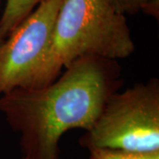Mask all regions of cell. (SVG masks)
I'll return each instance as SVG.
<instances>
[{
    "label": "cell",
    "instance_id": "obj_1",
    "mask_svg": "<svg viewBox=\"0 0 159 159\" xmlns=\"http://www.w3.org/2000/svg\"><path fill=\"white\" fill-rule=\"evenodd\" d=\"M123 81L118 60L80 57L49 84L1 96L0 113L20 134L22 157L60 159L61 136L71 129L89 130Z\"/></svg>",
    "mask_w": 159,
    "mask_h": 159
},
{
    "label": "cell",
    "instance_id": "obj_8",
    "mask_svg": "<svg viewBox=\"0 0 159 159\" xmlns=\"http://www.w3.org/2000/svg\"><path fill=\"white\" fill-rule=\"evenodd\" d=\"M6 39V37L3 35V34H2V32H1V29H0V44L4 42V40Z\"/></svg>",
    "mask_w": 159,
    "mask_h": 159
},
{
    "label": "cell",
    "instance_id": "obj_7",
    "mask_svg": "<svg viewBox=\"0 0 159 159\" xmlns=\"http://www.w3.org/2000/svg\"><path fill=\"white\" fill-rule=\"evenodd\" d=\"M88 159H159L158 153L136 154L107 148H93L89 150Z\"/></svg>",
    "mask_w": 159,
    "mask_h": 159
},
{
    "label": "cell",
    "instance_id": "obj_4",
    "mask_svg": "<svg viewBox=\"0 0 159 159\" xmlns=\"http://www.w3.org/2000/svg\"><path fill=\"white\" fill-rule=\"evenodd\" d=\"M64 0H44L0 44V97L25 88L51 43Z\"/></svg>",
    "mask_w": 159,
    "mask_h": 159
},
{
    "label": "cell",
    "instance_id": "obj_5",
    "mask_svg": "<svg viewBox=\"0 0 159 159\" xmlns=\"http://www.w3.org/2000/svg\"><path fill=\"white\" fill-rule=\"evenodd\" d=\"M44 0H6L0 17V29L6 37Z\"/></svg>",
    "mask_w": 159,
    "mask_h": 159
},
{
    "label": "cell",
    "instance_id": "obj_2",
    "mask_svg": "<svg viewBox=\"0 0 159 159\" xmlns=\"http://www.w3.org/2000/svg\"><path fill=\"white\" fill-rule=\"evenodd\" d=\"M134 50L126 15L111 0H64L48 50L25 88L51 83L80 57L119 61L130 57Z\"/></svg>",
    "mask_w": 159,
    "mask_h": 159
},
{
    "label": "cell",
    "instance_id": "obj_3",
    "mask_svg": "<svg viewBox=\"0 0 159 159\" xmlns=\"http://www.w3.org/2000/svg\"><path fill=\"white\" fill-rule=\"evenodd\" d=\"M79 143L88 150L158 153L159 80L152 78L114 92Z\"/></svg>",
    "mask_w": 159,
    "mask_h": 159
},
{
    "label": "cell",
    "instance_id": "obj_6",
    "mask_svg": "<svg viewBox=\"0 0 159 159\" xmlns=\"http://www.w3.org/2000/svg\"><path fill=\"white\" fill-rule=\"evenodd\" d=\"M116 9L125 15L144 12L156 18L159 17V0H111Z\"/></svg>",
    "mask_w": 159,
    "mask_h": 159
},
{
    "label": "cell",
    "instance_id": "obj_9",
    "mask_svg": "<svg viewBox=\"0 0 159 159\" xmlns=\"http://www.w3.org/2000/svg\"><path fill=\"white\" fill-rule=\"evenodd\" d=\"M20 159H25V158H24V157H21V158H20Z\"/></svg>",
    "mask_w": 159,
    "mask_h": 159
}]
</instances>
